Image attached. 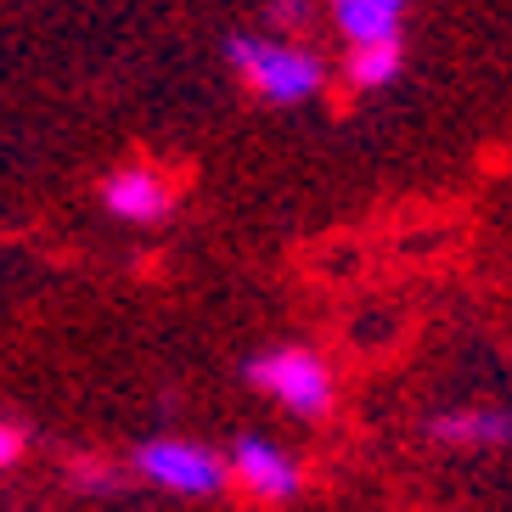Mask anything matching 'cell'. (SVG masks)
Masks as SVG:
<instances>
[{
  "label": "cell",
  "instance_id": "obj_1",
  "mask_svg": "<svg viewBox=\"0 0 512 512\" xmlns=\"http://www.w3.org/2000/svg\"><path fill=\"white\" fill-rule=\"evenodd\" d=\"M226 62L237 68V79L248 91L276 107H299L310 96H321V85H327V62L316 51L282 40V34H231Z\"/></svg>",
  "mask_w": 512,
  "mask_h": 512
},
{
  "label": "cell",
  "instance_id": "obj_2",
  "mask_svg": "<svg viewBox=\"0 0 512 512\" xmlns=\"http://www.w3.org/2000/svg\"><path fill=\"white\" fill-rule=\"evenodd\" d=\"M248 383L304 422H321L332 411V372L316 349H299V344L259 349L254 361H248Z\"/></svg>",
  "mask_w": 512,
  "mask_h": 512
},
{
  "label": "cell",
  "instance_id": "obj_3",
  "mask_svg": "<svg viewBox=\"0 0 512 512\" xmlns=\"http://www.w3.org/2000/svg\"><path fill=\"white\" fill-rule=\"evenodd\" d=\"M130 462L141 479L169 490V496H220L231 484L226 456L203 439H147V445H136Z\"/></svg>",
  "mask_w": 512,
  "mask_h": 512
},
{
  "label": "cell",
  "instance_id": "obj_4",
  "mask_svg": "<svg viewBox=\"0 0 512 512\" xmlns=\"http://www.w3.org/2000/svg\"><path fill=\"white\" fill-rule=\"evenodd\" d=\"M226 467L237 473L242 490L259 496V501H293V496H299V484H304L299 462H293L276 439H259V434H242L237 445H231V462Z\"/></svg>",
  "mask_w": 512,
  "mask_h": 512
},
{
  "label": "cell",
  "instance_id": "obj_5",
  "mask_svg": "<svg viewBox=\"0 0 512 512\" xmlns=\"http://www.w3.org/2000/svg\"><path fill=\"white\" fill-rule=\"evenodd\" d=\"M102 203H107V214H119V220H130V226H152V220L169 214L175 192H169V181L152 164H124V169L107 175Z\"/></svg>",
  "mask_w": 512,
  "mask_h": 512
},
{
  "label": "cell",
  "instance_id": "obj_6",
  "mask_svg": "<svg viewBox=\"0 0 512 512\" xmlns=\"http://www.w3.org/2000/svg\"><path fill=\"white\" fill-rule=\"evenodd\" d=\"M428 439L434 445H456V451H507L512 445V406L439 411V417H428Z\"/></svg>",
  "mask_w": 512,
  "mask_h": 512
},
{
  "label": "cell",
  "instance_id": "obj_7",
  "mask_svg": "<svg viewBox=\"0 0 512 512\" xmlns=\"http://www.w3.org/2000/svg\"><path fill=\"white\" fill-rule=\"evenodd\" d=\"M400 17H406V0H332V23L344 29L349 46L394 40L400 34Z\"/></svg>",
  "mask_w": 512,
  "mask_h": 512
},
{
  "label": "cell",
  "instance_id": "obj_8",
  "mask_svg": "<svg viewBox=\"0 0 512 512\" xmlns=\"http://www.w3.org/2000/svg\"><path fill=\"white\" fill-rule=\"evenodd\" d=\"M406 68V51H400V34L394 40H366V46H349V85L355 91H389Z\"/></svg>",
  "mask_w": 512,
  "mask_h": 512
},
{
  "label": "cell",
  "instance_id": "obj_9",
  "mask_svg": "<svg viewBox=\"0 0 512 512\" xmlns=\"http://www.w3.org/2000/svg\"><path fill=\"white\" fill-rule=\"evenodd\" d=\"M74 484H85V490H119V473H113L107 462H79Z\"/></svg>",
  "mask_w": 512,
  "mask_h": 512
},
{
  "label": "cell",
  "instance_id": "obj_10",
  "mask_svg": "<svg viewBox=\"0 0 512 512\" xmlns=\"http://www.w3.org/2000/svg\"><path fill=\"white\" fill-rule=\"evenodd\" d=\"M271 17L282 23V29H299L304 17H310V6H304V0H276V6H271Z\"/></svg>",
  "mask_w": 512,
  "mask_h": 512
},
{
  "label": "cell",
  "instance_id": "obj_11",
  "mask_svg": "<svg viewBox=\"0 0 512 512\" xmlns=\"http://www.w3.org/2000/svg\"><path fill=\"white\" fill-rule=\"evenodd\" d=\"M17 456H23V434H17V428H6V422H0V467H12Z\"/></svg>",
  "mask_w": 512,
  "mask_h": 512
}]
</instances>
